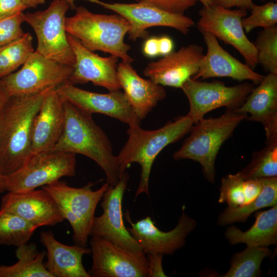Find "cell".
Masks as SVG:
<instances>
[{
  "instance_id": "6da1fadb",
  "label": "cell",
  "mask_w": 277,
  "mask_h": 277,
  "mask_svg": "<svg viewBox=\"0 0 277 277\" xmlns=\"http://www.w3.org/2000/svg\"><path fill=\"white\" fill-rule=\"evenodd\" d=\"M47 90L32 94L10 96L0 108L1 173L7 175L29 160L34 121Z\"/></svg>"
},
{
  "instance_id": "7a4b0ae2",
  "label": "cell",
  "mask_w": 277,
  "mask_h": 277,
  "mask_svg": "<svg viewBox=\"0 0 277 277\" xmlns=\"http://www.w3.org/2000/svg\"><path fill=\"white\" fill-rule=\"evenodd\" d=\"M64 101V131L52 150L81 154L90 158L103 169L107 183L115 185L120 179V166L110 140L92 115Z\"/></svg>"
},
{
  "instance_id": "3957f363",
  "label": "cell",
  "mask_w": 277,
  "mask_h": 277,
  "mask_svg": "<svg viewBox=\"0 0 277 277\" xmlns=\"http://www.w3.org/2000/svg\"><path fill=\"white\" fill-rule=\"evenodd\" d=\"M191 118L186 114L167 122L162 127L153 130H145L140 125L129 126L128 138L117 155L120 177L133 163L141 167V179L135 194H149V184L153 163L162 150L188 133L194 125Z\"/></svg>"
},
{
  "instance_id": "277c9868",
  "label": "cell",
  "mask_w": 277,
  "mask_h": 277,
  "mask_svg": "<svg viewBox=\"0 0 277 277\" xmlns=\"http://www.w3.org/2000/svg\"><path fill=\"white\" fill-rule=\"evenodd\" d=\"M74 15L66 17V32L77 38L92 52L101 51L131 63L130 45L124 42L130 25L119 14H96L83 6L76 7Z\"/></svg>"
},
{
  "instance_id": "5b68a950",
  "label": "cell",
  "mask_w": 277,
  "mask_h": 277,
  "mask_svg": "<svg viewBox=\"0 0 277 277\" xmlns=\"http://www.w3.org/2000/svg\"><path fill=\"white\" fill-rule=\"evenodd\" d=\"M248 115L227 110L216 117L203 118L194 124L189 136L173 154L175 161L191 160L202 167L205 177L210 183L215 180V162L224 143Z\"/></svg>"
},
{
  "instance_id": "8992f818",
  "label": "cell",
  "mask_w": 277,
  "mask_h": 277,
  "mask_svg": "<svg viewBox=\"0 0 277 277\" xmlns=\"http://www.w3.org/2000/svg\"><path fill=\"white\" fill-rule=\"evenodd\" d=\"M93 186L88 183L75 188L59 180L42 187L52 197L64 219L70 223L75 244L84 247L87 245L96 206L110 185L106 182L96 190L92 189Z\"/></svg>"
},
{
  "instance_id": "52a82bcc",
  "label": "cell",
  "mask_w": 277,
  "mask_h": 277,
  "mask_svg": "<svg viewBox=\"0 0 277 277\" xmlns=\"http://www.w3.org/2000/svg\"><path fill=\"white\" fill-rule=\"evenodd\" d=\"M70 7L67 0H53L46 10L24 13V17L36 34V51L49 59L73 67L75 56L65 28V15Z\"/></svg>"
},
{
  "instance_id": "ba28073f",
  "label": "cell",
  "mask_w": 277,
  "mask_h": 277,
  "mask_svg": "<svg viewBox=\"0 0 277 277\" xmlns=\"http://www.w3.org/2000/svg\"><path fill=\"white\" fill-rule=\"evenodd\" d=\"M76 154L51 150L30 157L21 168L6 175V191L24 192L51 184L76 173Z\"/></svg>"
},
{
  "instance_id": "9c48e42d",
  "label": "cell",
  "mask_w": 277,
  "mask_h": 277,
  "mask_svg": "<svg viewBox=\"0 0 277 277\" xmlns=\"http://www.w3.org/2000/svg\"><path fill=\"white\" fill-rule=\"evenodd\" d=\"M72 71L34 51L19 70L1 80L9 96L29 95L68 83Z\"/></svg>"
},
{
  "instance_id": "30bf717a",
  "label": "cell",
  "mask_w": 277,
  "mask_h": 277,
  "mask_svg": "<svg viewBox=\"0 0 277 277\" xmlns=\"http://www.w3.org/2000/svg\"><path fill=\"white\" fill-rule=\"evenodd\" d=\"M246 14V10L242 8L230 10L215 4L204 6L199 12L197 28L201 33H209L232 46L243 57L245 64L253 70L258 64V52L242 25Z\"/></svg>"
},
{
  "instance_id": "8fae6325",
  "label": "cell",
  "mask_w": 277,
  "mask_h": 277,
  "mask_svg": "<svg viewBox=\"0 0 277 277\" xmlns=\"http://www.w3.org/2000/svg\"><path fill=\"white\" fill-rule=\"evenodd\" d=\"M253 85L244 82L233 86L224 83L211 82L193 80L186 82L181 89L189 103L188 115L195 124L208 112L220 107L235 110L240 107L254 89Z\"/></svg>"
},
{
  "instance_id": "7c38bea8",
  "label": "cell",
  "mask_w": 277,
  "mask_h": 277,
  "mask_svg": "<svg viewBox=\"0 0 277 277\" xmlns=\"http://www.w3.org/2000/svg\"><path fill=\"white\" fill-rule=\"evenodd\" d=\"M90 277H149L147 254L125 249L98 236L90 240Z\"/></svg>"
},
{
  "instance_id": "4fadbf2b",
  "label": "cell",
  "mask_w": 277,
  "mask_h": 277,
  "mask_svg": "<svg viewBox=\"0 0 277 277\" xmlns=\"http://www.w3.org/2000/svg\"><path fill=\"white\" fill-rule=\"evenodd\" d=\"M129 175L125 171L114 186L110 185L104 193L101 207L103 213L95 216L90 235L102 237L128 250L142 252L143 250L125 227L123 216L122 201Z\"/></svg>"
},
{
  "instance_id": "5bb4252c",
  "label": "cell",
  "mask_w": 277,
  "mask_h": 277,
  "mask_svg": "<svg viewBox=\"0 0 277 277\" xmlns=\"http://www.w3.org/2000/svg\"><path fill=\"white\" fill-rule=\"evenodd\" d=\"M85 1L98 4L125 18L130 25L128 33L129 39L133 41L145 37L147 35L146 30L150 27H168L186 34L194 25V21L184 14L170 13L143 1L126 4L108 3L100 0Z\"/></svg>"
},
{
  "instance_id": "9a60e30c",
  "label": "cell",
  "mask_w": 277,
  "mask_h": 277,
  "mask_svg": "<svg viewBox=\"0 0 277 277\" xmlns=\"http://www.w3.org/2000/svg\"><path fill=\"white\" fill-rule=\"evenodd\" d=\"M58 95L81 111L92 115L100 113L115 118L128 126L140 125L124 93L120 90L99 93L85 90L66 83L56 87Z\"/></svg>"
},
{
  "instance_id": "2e32d148",
  "label": "cell",
  "mask_w": 277,
  "mask_h": 277,
  "mask_svg": "<svg viewBox=\"0 0 277 277\" xmlns=\"http://www.w3.org/2000/svg\"><path fill=\"white\" fill-rule=\"evenodd\" d=\"M125 217L131 226V228H127L128 230L146 254H173L185 245L187 237L196 225V221L186 214L184 206L177 225L168 232L158 229L150 216L133 223L127 211Z\"/></svg>"
},
{
  "instance_id": "e0dca14e",
  "label": "cell",
  "mask_w": 277,
  "mask_h": 277,
  "mask_svg": "<svg viewBox=\"0 0 277 277\" xmlns=\"http://www.w3.org/2000/svg\"><path fill=\"white\" fill-rule=\"evenodd\" d=\"M67 38L75 56L68 83L75 85L91 82L109 91L121 89L117 74L118 57L112 55L101 57L85 48L73 35L67 33Z\"/></svg>"
},
{
  "instance_id": "ac0fdd59",
  "label": "cell",
  "mask_w": 277,
  "mask_h": 277,
  "mask_svg": "<svg viewBox=\"0 0 277 277\" xmlns=\"http://www.w3.org/2000/svg\"><path fill=\"white\" fill-rule=\"evenodd\" d=\"M203 48L196 44L183 46L155 62L148 63L144 74L163 86L181 88L198 71Z\"/></svg>"
},
{
  "instance_id": "d6986e66",
  "label": "cell",
  "mask_w": 277,
  "mask_h": 277,
  "mask_svg": "<svg viewBox=\"0 0 277 277\" xmlns=\"http://www.w3.org/2000/svg\"><path fill=\"white\" fill-rule=\"evenodd\" d=\"M0 210L15 214L37 228L54 226L64 220L55 202L43 188L8 192L2 197Z\"/></svg>"
},
{
  "instance_id": "ffe728a7",
  "label": "cell",
  "mask_w": 277,
  "mask_h": 277,
  "mask_svg": "<svg viewBox=\"0 0 277 277\" xmlns=\"http://www.w3.org/2000/svg\"><path fill=\"white\" fill-rule=\"evenodd\" d=\"M64 126V101L56 87L50 88L44 94L34 121L29 159L52 150L61 138Z\"/></svg>"
},
{
  "instance_id": "44dd1931",
  "label": "cell",
  "mask_w": 277,
  "mask_h": 277,
  "mask_svg": "<svg viewBox=\"0 0 277 277\" xmlns=\"http://www.w3.org/2000/svg\"><path fill=\"white\" fill-rule=\"evenodd\" d=\"M202 33L207 51L192 79L226 77L240 82L251 81L255 85L260 83L263 75L255 72L224 50L213 35L208 32Z\"/></svg>"
},
{
  "instance_id": "7402d4cb",
  "label": "cell",
  "mask_w": 277,
  "mask_h": 277,
  "mask_svg": "<svg viewBox=\"0 0 277 277\" xmlns=\"http://www.w3.org/2000/svg\"><path fill=\"white\" fill-rule=\"evenodd\" d=\"M233 110L249 114L246 119L262 124L266 143L277 142V74L264 76L243 104Z\"/></svg>"
},
{
  "instance_id": "603a6c76",
  "label": "cell",
  "mask_w": 277,
  "mask_h": 277,
  "mask_svg": "<svg viewBox=\"0 0 277 277\" xmlns=\"http://www.w3.org/2000/svg\"><path fill=\"white\" fill-rule=\"evenodd\" d=\"M131 64L122 60L117 67V78L128 102L142 121L166 94L163 86L141 77Z\"/></svg>"
},
{
  "instance_id": "cb8c5ba5",
  "label": "cell",
  "mask_w": 277,
  "mask_h": 277,
  "mask_svg": "<svg viewBox=\"0 0 277 277\" xmlns=\"http://www.w3.org/2000/svg\"><path fill=\"white\" fill-rule=\"evenodd\" d=\"M40 241L47 251L45 267L52 277H90L82 262L83 256L91 253L90 248L63 244L50 231L41 232Z\"/></svg>"
},
{
  "instance_id": "d4e9b609",
  "label": "cell",
  "mask_w": 277,
  "mask_h": 277,
  "mask_svg": "<svg viewBox=\"0 0 277 277\" xmlns=\"http://www.w3.org/2000/svg\"><path fill=\"white\" fill-rule=\"evenodd\" d=\"M225 237L230 244H245L247 247H267L277 242V205L257 212L255 221L246 231L233 225L228 227Z\"/></svg>"
},
{
  "instance_id": "484cf974",
  "label": "cell",
  "mask_w": 277,
  "mask_h": 277,
  "mask_svg": "<svg viewBox=\"0 0 277 277\" xmlns=\"http://www.w3.org/2000/svg\"><path fill=\"white\" fill-rule=\"evenodd\" d=\"M17 261L10 266H0V277H52L45 267V251H39L34 243L17 247Z\"/></svg>"
},
{
  "instance_id": "4316f807",
  "label": "cell",
  "mask_w": 277,
  "mask_h": 277,
  "mask_svg": "<svg viewBox=\"0 0 277 277\" xmlns=\"http://www.w3.org/2000/svg\"><path fill=\"white\" fill-rule=\"evenodd\" d=\"M275 205H277V176L263 178V189L255 200L236 208L228 207L220 214L217 223L224 226L236 222H245L256 211Z\"/></svg>"
},
{
  "instance_id": "83f0119b",
  "label": "cell",
  "mask_w": 277,
  "mask_h": 277,
  "mask_svg": "<svg viewBox=\"0 0 277 277\" xmlns=\"http://www.w3.org/2000/svg\"><path fill=\"white\" fill-rule=\"evenodd\" d=\"M271 254L267 247H247L242 252L234 254L230 261L229 270L224 277H256L260 275L263 260Z\"/></svg>"
},
{
  "instance_id": "f1b7e54d",
  "label": "cell",
  "mask_w": 277,
  "mask_h": 277,
  "mask_svg": "<svg viewBox=\"0 0 277 277\" xmlns=\"http://www.w3.org/2000/svg\"><path fill=\"white\" fill-rule=\"evenodd\" d=\"M37 228L18 215L0 210V245L27 244Z\"/></svg>"
},
{
  "instance_id": "f546056e",
  "label": "cell",
  "mask_w": 277,
  "mask_h": 277,
  "mask_svg": "<svg viewBox=\"0 0 277 277\" xmlns=\"http://www.w3.org/2000/svg\"><path fill=\"white\" fill-rule=\"evenodd\" d=\"M33 38L25 33L20 38L0 46V79L14 72L33 52Z\"/></svg>"
},
{
  "instance_id": "4dcf8cb0",
  "label": "cell",
  "mask_w": 277,
  "mask_h": 277,
  "mask_svg": "<svg viewBox=\"0 0 277 277\" xmlns=\"http://www.w3.org/2000/svg\"><path fill=\"white\" fill-rule=\"evenodd\" d=\"M241 172L245 180L277 176V142L267 143L262 150L254 152Z\"/></svg>"
},
{
  "instance_id": "1f68e13d",
  "label": "cell",
  "mask_w": 277,
  "mask_h": 277,
  "mask_svg": "<svg viewBox=\"0 0 277 277\" xmlns=\"http://www.w3.org/2000/svg\"><path fill=\"white\" fill-rule=\"evenodd\" d=\"M258 52V63L269 72L277 74V26L260 32L253 43Z\"/></svg>"
},
{
  "instance_id": "d6a6232c",
  "label": "cell",
  "mask_w": 277,
  "mask_h": 277,
  "mask_svg": "<svg viewBox=\"0 0 277 277\" xmlns=\"http://www.w3.org/2000/svg\"><path fill=\"white\" fill-rule=\"evenodd\" d=\"M245 185V180L241 171L223 177L221 180L219 203H226L231 208L243 206Z\"/></svg>"
},
{
  "instance_id": "836d02e7",
  "label": "cell",
  "mask_w": 277,
  "mask_h": 277,
  "mask_svg": "<svg viewBox=\"0 0 277 277\" xmlns=\"http://www.w3.org/2000/svg\"><path fill=\"white\" fill-rule=\"evenodd\" d=\"M251 14L242 19L244 30L249 33L253 29L262 27L263 29L271 27L277 23V3L269 2L262 5L253 4Z\"/></svg>"
},
{
  "instance_id": "e575fe53",
  "label": "cell",
  "mask_w": 277,
  "mask_h": 277,
  "mask_svg": "<svg viewBox=\"0 0 277 277\" xmlns=\"http://www.w3.org/2000/svg\"><path fill=\"white\" fill-rule=\"evenodd\" d=\"M24 22L23 12L0 17V46L18 39L25 34L21 27Z\"/></svg>"
},
{
  "instance_id": "d590c367",
  "label": "cell",
  "mask_w": 277,
  "mask_h": 277,
  "mask_svg": "<svg viewBox=\"0 0 277 277\" xmlns=\"http://www.w3.org/2000/svg\"><path fill=\"white\" fill-rule=\"evenodd\" d=\"M150 4L165 11L184 15L189 8L193 6L195 0H140Z\"/></svg>"
},
{
  "instance_id": "8d00e7d4",
  "label": "cell",
  "mask_w": 277,
  "mask_h": 277,
  "mask_svg": "<svg viewBox=\"0 0 277 277\" xmlns=\"http://www.w3.org/2000/svg\"><path fill=\"white\" fill-rule=\"evenodd\" d=\"M263 187V178L245 180L244 205L255 200L261 193Z\"/></svg>"
},
{
  "instance_id": "74e56055",
  "label": "cell",
  "mask_w": 277,
  "mask_h": 277,
  "mask_svg": "<svg viewBox=\"0 0 277 277\" xmlns=\"http://www.w3.org/2000/svg\"><path fill=\"white\" fill-rule=\"evenodd\" d=\"M27 8L22 0H0V17L23 12Z\"/></svg>"
},
{
  "instance_id": "f35d334b",
  "label": "cell",
  "mask_w": 277,
  "mask_h": 277,
  "mask_svg": "<svg viewBox=\"0 0 277 277\" xmlns=\"http://www.w3.org/2000/svg\"><path fill=\"white\" fill-rule=\"evenodd\" d=\"M147 259L149 268V277L166 276L162 267L163 254L148 253Z\"/></svg>"
},
{
  "instance_id": "ab89813d",
  "label": "cell",
  "mask_w": 277,
  "mask_h": 277,
  "mask_svg": "<svg viewBox=\"0 0 277 277\" xmlns=\"http://www.w3.org/2000/svg\"><path fill=\"white\" fill-rule=\"evenodd\" d=\"M214 4L228 9L236 7L250 10L253 3V0H215Z\"/></svg>"
},
{
  "instance_id": "60d3db41",
  "label": "cell",
  "mask_w": 277,
  "mask_h": 277,
  "mask_svg": "<svg viewBox=\"0 0 277 277\" xmlns=\"http://www.w3.org/2000/svg\"><path fill=\"white\" fill-rule=\"evenodd\" d=\"M143 52L145 56L149 57L160 55L158 38L153 37L147 39L144 44Z\"/></svg>"
},
{
  "instance_id": "b9f144b4",
  "label": "cell",
  "mask_w": 277,
  "mask_h": 277,
  "mask_svg": "<svg viewBox=\"0 0 277 277\" xmlns=\"http://www.w3.org/2000/svg\"><path fill=\"white\" fill-rule=\"evenodd\" d=\"M160 55L165 56L173 51V42L171 38L167 36H163L158 38Z\"/></svg>"
},
{
  "instance_id": "7bdbcfd3",
  "label": "cell",
  "mask_w": 277,
  "mask_h": 277,
  "mask_svg": "<svg viewBox=\"0 0 277 277\" xmlns=\"http://www.w3.org/2000/svg\"><path fill=\"white\" fill-rule=\"evenodd\" d=\"M9 96L2 80L0 79V108L5 103Z\"/></svg>"
},
{
  "instance_id": "ee69618b",
  "label": "cell",
  "mask_w": 277,
  "mask_h": 277,
  "mask_svg": "<svg viewBox=\"0 0 277 277\" xmlns=\"http://www.w3.org/2000/svg\"><path fill=\"white\" fill-rule=\"evenodd\" d=\"M27 7L36 8L38 5L43 4L45 0H22Z\"/></svg>"
},
{
  "instance_id": "f6af8a7d",
  "label": "cell",
  "mask_w": 277,
  "mask_h": 277,
  "mask_svg": "<svg viewBox=\"0 0 277 277\" xmlns=\"http://www.w3.org/2000/svg\"><path fill=\"white\" fill-rule=\"evenodd\" d=\"M7 176L0 173V193L6 191Z\"/></svg>"
},
{
  "instance_id": "bcb514c9",
  "label": "cell",
  "mask_w": 277,
  "mask_h": 277,
  "mask_svg": "<svg viewBox=\"0 0 277 277\" xmlns=\"http://www.w3.org/2000/svg\"><path fill=\"white\" fill-rule=\"evenodd\" d=\"M200 2L204 6L208 7L214 4L215 0H195Z\"/></svg>"
},
{
  "instance_id": "7dc6e473",
  "label": "cell",
  "mask_w": 277,
  "mask_h": 277,
  "mask_svg": "<svg viewBox=\"0 0 277 277\" xmlns=\"http://www.w3.org/2000/svg\"><path fill=\"white\" fill-rule=\"evenodd\" d=\"M68 3H69V2H68ZM70 7H71V8L72 9H73V8H75V5H74V6H71L70 5Z\"/></svg>"
},
{
  "instance_id": "c3c4849f",
  "label": "cell",
  "mask_w": 277,
  "mask_h": 277,
  "mask_svg": "<svg viewBox=\"0 0 277 277\" xmlns=\"http://www.w3.org/2000/svg\"><path fill=\"white\" fill-rule=\"evenodd\" d=\"M136 1H140V0H136Z\"/></svg>"
},
{
  "instance_id": "681fc988",
  "label": "cell",
  "mask_w": 277,
  "mask_h": 277,
  "mask_svg": "<svg viewBox=\"0 0 277 277\" xmlns=\"http://www.w3.org/2000/svg\"><path fill=\"white\" fill-rule=\"evenodd\" d=\"M0 173H1V172H0Z\"/></svg>"
}]
</instances>
